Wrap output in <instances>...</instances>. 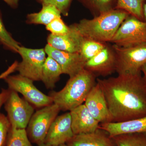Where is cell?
Here are the masks:
<instances>
[{"instance_id": "cell-24", "label": "cell", "mask_w": 146, "mask_h": 146, "mask_svg": "<svg viewBox=\"0 0 146 146\" xmlns=\"http://www.w3.org/2000/svg\"><path fill=\"white\" fill-rule=\"evenodd\" d=\"M26 129L11 127L6 146H33Z\"/></svg>"}, {"instance_id": "cell-23", "label": "cell", "mask_w": 146, "mask_h": 146, "mask_svg": "<svg viewBox=\"0 0 146 146\" xmlns=\"http://www.w3.org/2000/svg\"><path fill=\"white\" fill-rule=\"evenodd\" d=\"M0 44L5 49L13 52L18 53L21 44L12 37L6 29L3 22L2 13L0 9Z\"/></svg>"}, {"instance_id": "cell-27", "label": "cell", "mask_w": 146, "mask_h": 146, "mask_svg": "<svg viewBox=\"0 0 146 146\" xmlns=\"http://www.w3.org/2000/svg\"><path fill=\"white\" fill-rule=\"evenodd\" d=\"M42 5H51L56 7L59 10L61 15L65 16L68 15L72 0H35Z\"/></svg>"}, {"instance_id": "cell-32", "label": "cell", "mask_w": 146, "mask_h": 146, "mask_svg": "<svg viewBox=\"0 0 146 146\" xmlns=\"http://www.w3.org/2000/svg\"><path fill=\"white\" fill-rule=\"evenodd\" d=\"M141 72L144 74V78L146 81V63H145L141 68Z\"/></svg>"}, {"instance_id": "cell-11", "label": "cell", "mask_w": 146, "mask_h": 146, "mask_svg": "<svg viewBox=\"0 0 146 146\" xmlns=\"http://www.w3.org/2000/svg\"><path fill=\"white\" fill-rule=\"evenodd\" d=\"M74 136L70 113L66 112L58 116L53 122L45 138L44 144L58 146L66 144Z\"/></svg>"}, {"instance_id": "cell-28", "label": "cell", "mask_w": 146, "mask_h": 146, "mask_svg": "<svg viewBox=\"0 0 146 146\" xmlns=\"http://www.w3.org/2000/svg\"><path fill=\"white\" fill-rule=\"evenodd\" d=\"M11 127L7 117L0 113V146H6Z\"/></svg>"}, {"instance_id": "cell-31", "label": "cell", "mask_w": 146, "mask_h": 146, "mask_svg": "<svg viewBox=\"0 0 146 146\" xmlns=\"http://www.w3.org/2000/svg\"><path fill=\"white\" fill-rule=\"evenodd\" d=\"M14 71H15V67L14 65H12L7 69V70L5 72L3 73L2 74L0 75V79H4L7 76H9L11 73L13 72Z\"/></svg>"}, {"instance_id": "cell-22", "label": "cell", "mask_w": 146, "mask_h": 146, "mask_svg": "<svg viewBox=\"0 0 146 146\" xmlns=\"http://www.w3.org/2000/svg\"><path fill=\"white\" fill-rule=\"evenodd\" d=\"M106 45L105 43L84 38L80 53L87 61L101 51Z\"/></svg>"}, {"instance_id": "cell-7", "label": "cell", "mask_w": 146, "mask_h": 146, "mask_svg": "<svg viewBox=\"0 0 146 146\" xmlns=\"http://www.w3.org/2000/svg\"><path fill=\"white\" fill-rule=\"evenodd\" d=\"M8 89L20 93L34 107L41 108L53 104L52 98L41 92L30 79L19 74L8 76L4 79Z\"/></svg>"}, {"instance_id": "cell-5", "label": "cell", "mask_w": 146, "mask_h": 146, "mask_svg": "<svg viewBox=\"0 0 146 146\" xmlns=\"http://www.w3.org/2000/svg\"><path fill=\"white\" fill-rule=\"evenodd\" d=\"M60 111L57 105L53 103L40 108L34 113L26 128L31 143L38 146L44 144L49 129Z\"/></svg>"}, {"instance_id": "cell-29", "label": "cell", "mask_w": 146, "mask_h": 146, "mask_svg": "<svg viewBox=\"0 0 146 146\" xmlns=\"http://www.w3.org/2000/svg\"><path fill=\"white\" fill-rule=\"evenodd\" d=\"M10 90L9 89H2L1 92L0 93V109L3 105L5 103L7 100L8 98Z\"/></svg>"}, {"instance_id": "cell-34", "label": "cell", "mask_w": 146, "mask_h": 146, "mask_svg": "<svg viewBox=\"0 0 146 146\" xmlns=\"http://www.w3.org/2000/svg\"><path fill=\"white\" fill-rule=\"evenodd\" d=\"M40 146H53V145H47V144H44L43 145H42Z\"/></svg>"}, {"instance_id": "cell-30", "label": "cell", "mask_w": 146, "mask_h": 146, "mask_svg": "<svg viewBox=\"0 0 146 146\" xmlns=\"http://www.w3.org/2000/svg\"><path fill=\"white\" fill-rule=\"evenodd\" d=\"M7 4L13 9H16L19 5V0H2Z\"/></svg>"}, {"instance_id": "cell-25", "label": "cell", "mask_w": 146, "mask_h": 146, "mask_svg": "<svg viewBox=\"0 0 146 146\" xmlns=\"http://www.w3.org/2000/svg\"><path fill=\"white\" fill-rule=\"evenodd\" d=\"M88 8L94 10L98 15L112 9L113 0H78Z\"/></svg>"}, {"instance_id": "cell-26", "label": "cell", "mask_w": 146, "mask_h": 146, "mask_svg": "<svg viewBox=\"0 0 146 146\" xmlns=\"http://www.w3.org/2000/svg\"><path fill=\"white\" fill-rule=\"evenodd\" d=\"M46 29L55 35H62L70 31L69 26H67L61 17L56 18L46 26Z\"/></svg>"}, {"instance_id": "cell-9", "label": "cell", "mask_w": 146, "mask_h": 146, "mask_svg": "<svg viewBox=\"0 0 146 146\" xmlns=\"http://www.w3.org/2000/svg\"><path fill=\"white\" fill-rule=\"evenodd\" d=\"M10 90L9 96L4 104L11 127L26 129L34 114V106L24 98L19 96L18 92Z\"/></svg>"}, {"instance_id": "cell-13", "label": "cell", "mask_w": 146, "mask_h": 146, "mask_svg": "<svg viewBox=\"0 0 146 146\" xmlns=\"http://www.w3.org/2000/svg\"><path fill=\"white\" fill-rule=\"evenodd\" d=\"M84 104L92 116L100 123L112 122L105 97L98 82L91 89Z\"/></svg>"}, {"instance_id": "cell-3", "label": "cell", "mask_w": 146, "mask_h": 146, "mask_svg": "<svg viewBox=\"0 0 146 146\" xmlns=\"http://www.w3.org/2000/svg\"><path fill=\"white\" fill-rule=\"evenodd\" d=\"M96 78L91 72L84 69L70 78L60 91H51L48 95L60 111H70L84 103L91 89L97 83Z\"/></svg>"}, {"instance_id": "cell-17", "label": "cell", "mask_w": 146, "mask_h": 146, "mask_svg": "<svg viewBox=\"0 0 146 146\" xmlns=\"http://www.w3.org/2000/svg\"><path fill=\"white\" fill-rule=\"evenodd\" d=\"M66 144L68 146H117L109 134L100 128L94 132L74 135Z\"/></svg>"}, {"instance_id": "cell-35", "label": "cell", "mask_w": 146, "mask_h": 146, "mask_svg": "<svg viewBox=\"0 0 146 146\" xmlns=\"http://www.w3.org/2000/svg\"><path fill=\"white\" fill-rule=\"evenodd\" d=\"M58 146H68L67 145H66V144H63V145H59Z\"/></svg>"}, {"instance_id": "cell-16", "label": "cell", "mask_w": 146, "mask_h": 146, "mask_svg": "<svg viewBox=\"0 0 146 146\" xmlns=\"http://www.w3.org/2000/svg\"><path fill=\"white\" fill-rule=\"evenodd\" d=\"M99 128L106 131L111 138L125 133H146V116L121 122L100 123Z\"/></svg>"}, {"instance_id": "cell-20", "label": "cell", "mask_w": 146, "mask_h": 146, "mask_svg": "<svg viewBox=\"0 0 146 146\" xmlns=\"http://www.w3.org/2000/svg\"><path fill=\"white\" fill-rule=\"evenodd\" d=\"M112 138L117 146H146V133H125Z\"/></svg>"}, {"instance_id": "cell-2", "label": "cell", "mask_w": 146, "mask_h": 146, "mask_svg": "<svg viewBox=\"0 0 146 146\" xmlns=\"http://www.w3.org/2000/svg\"><path fill=\"white\" fill-rule=\"evenodd\" d=\"M129 15L125 11L112 9L93 19H83L72 25L83 38L110 42L121 24Z\"/></svg>"}, {"instance_id": "cell-8", "label": "cell", "mask_w": 146, "mask_h": 146, "mask_svg": "<svg viewBox=\"0 0 146 146\" xmlns=\"http://www.w3.org/2000/svg\"><path fill=\"white\" fill-rule=\"evenodd\" d=\"M18 53L22 60L18 63L16 70L33 81H41L42 68L46 58L44 48H30L21 46Z\"/></svg>"}, {"instance_id": "cell-14", "label": "cell", "mask_w": 146, "mask_h": 146, "mask_svg": "<svg viewBox=\"0 0 146 146\" xmlns=\"http://www.w3.org/2000/svg\"><path fill=\"white\" fill-rule=\"evenodd\" d=\"M74 135L94 132L98 129L100 123L92 116L84 104L70 111Z\"/></svg>"}, {"instance_id": "cell-15", "label": "cell", "mask_w": 146, "mask_h": 146, "mask_svg": "<svg viewBox=\"0 0 146 146\" xmlns=\"http://www.w3.org/2000/svg\"><path fill=\"white\" fill-rule=\"evenodd\" d=\"M69 27L70 31L64 35H55L51 33L49 35L47 38L48 44L56 49L80 53L84 38L72 25Z\"/></svg>"}, {"instance_id": "cell-1", "label": "cell", "mask_w": 146, "mask_h": 146, "mask_svg": "<svg viewBox=\"0 0 146 146\" xmlns=\"http://www.w3.org/2000/svg\"><path fill=\"white\" fill-rule=\"evenodd\" d=\"M97 80L105 97L112 122L146 116V81L141 72Z\"/></svg>"}, {"instance_id": "cell-18", "label": "cell", "mask_w": 146, "mask_h": 146, "mask_svg": "<svg viewBox=\"0 0 146 146\" xmlns=\"http://www.w3.org/2000/svg\"><path fill=\"white\" fill-rule=\"evenodd\" d=\"M61 17V13L56 7L44 5L39 12L31 13L27 16L26 23L29 25H42L46 26L56 18Z\"/></svg>"}, {"instance_id": "cell-12", "label": "cell", "mask_w": 146, "mask_h": 146, "mask_svg": "<svg viewBox=\"0 0 146 146\" xmlns=\"http://www.w3.org/2000/svg\"><path fill=\"white\" fill-rule=\"evenodd\" d=\"M84 69L96 77L106 76L116 72V58L112 47L106 45L98 54L86 61Z\"/></svg>"}, {"instance_id": "cell-21", "label": "cell", "mask_w": 146, "mask_h": 146, "mask_svg": "<svg viewBox=\"0 0 146 146\" xmlns=\"http://www.w3.org/2000/svg\"><path fill=\"white\" fill-rule=\"evenodd\" d=\"M145 0H117V9L125 11L131 16L144 21L143 7Z\"/></svg>"}, {"instance_id": "cell-19", "label": "cell", "mask_w": 146, "mask_h": 146, "mask_svg": "<svg viewBox=\"0 0 146 146\" xmlns=\"http://www.w3.org/2000/svg\"><path fill=\"white\" fill-rule=\"evenodd\" d=\"M63 74L60 65L51 57H46L42 68L41 81L47 89H52Z\"/></svg>"}, {"instance_id": "cell-6", "label": "cell", "mask_w": 146, "mask_h": 146, "mask_svg": "<svg viewBox=\"0 0 146 146\" xmlns=\"http://www.w3.org/2000/svg\"><path fill=\"white\" fill-rule=\"evenodd\" d=\"M110 42L125 48L146 44V22L129 16L121 24Z\"/></svg>"}, {"instance_id": "cell-10", "label": "cell", "mask_w": 146, "mask_h": 146, "mask_svg": "<svg viewBox=\"0 0 146 146\" xmlns=\"http://www.w3.org/2000/svg\"><path fill=\"white\" fill-rule=\"evenodd\" d=\"M46 54L60 65L63 74L72 78L84 69L86 60L80 53L56 49L47 44L44 48Z\"/></svg>"}, {"instance_id": "cell-4", "label": "cell", "mask_w": 146, "mask_h": 146, "mask_svg": "<svg viewBox=\"0 0 146 146\" xmlns=\"http://www.w3.org/2000/svg\"><path fill=\"white\" fill-rule=\"evenodd\" d=\"M116 58V72L118 75L134 74L141 72L146 63V44L130 47L112 46Z\"/></svg>"}, {"instance_id": "cell-33", "label": "cell", "mask_w": 146, "mask_h": 146, "mask_svg": "<svg viewBox=\"0 0 146 146\" xmlns=\"http://www.w3.org/2000/svg\"><path fill=\"white\" fill-rule=\"evenodd\" d=\"M143 13L144 21L146 22V3L144 5L143 7Z\"/></svg>"}]
</instances>
